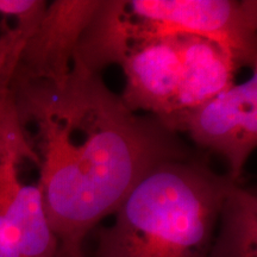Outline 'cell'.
<instances>
[{"instance_id":"cell-13","label":"cell","mask_w":257,"mask_h":257,"mask_svg":"<svg viewBox=\"0 0 257 257\" xmlns=\"http://www.w3.org/2000/svg\"><path fill=\"white\" fill-rule=\"evenodd\" d=\"M55 257H83V255H69V253L59 251V250H57Z\"/></svg>"},{"instance_id":"cell-3","label":"cell","mask_w":257,"mask_h":257,"mask_svg":"<svg viewBox=\"0 0 257 257\" xmlns=\"http://www.w3.org/2000/svg\"><path fill=\"white\" fill-rule=\"evenodd\" d=\"M134 41L192 35L220 47L237 68L257 69L256 0H127Z\"/></svg>"},{"instance_id":"cell-5","label":"cell","mask_w":257,"mask_h":257,"mask_svg":"<svg viewBox=\"0 0 257 257\" xmlns=\"http://www.w3.org/2000/svg\"><path fill=\"white\" fill-rule=\"evenodd\" d=\"M27 162H40L28 141L0 137V211L17 231L22 257H55L59 242L48 223L40 185L22 176Z\"/></svg>"},{"instance_id":"cell-7","label":"cell","mask_w":257,"mask_h":257,"mask_svg":"<svg viewBox=\"0 0 257 257\" xmlns=\"http://www.w3.org/2000/svg\"><path fill=\"white\" fill-rule=\"evenodd\" d=\"M126 82L120 98L134 113L147 112L160 121L172 112L181 75L178 35L134 42L121 62Z\"/></svg>"},{"instance_id":"cell-10","label":"cell","mask_w":257,"mask_h":257,"mask_svg":"<svg viewBox=\"0 0 257 257\" xmlns=\"http://www.w3.org/2000/svg\"><path fill=\"white\" fill-rule=\"evenodd\" d=\"M207 257H257V195L231 182Z\"/></svg>"},{"instance_id":"cell-1","label":"cell","mask_w":257,"mask_h":257,"mask_svg":"<svg viewBox=\"0 0 257 257\" xmlns=\"http://www.w3.org/2000/svg\"><path fill=\"white\" fill-rule=\"evenodd\" d=\"M17 111L35 127L38 185L59 251L83 255L85 237L114 214L154 167L195 153L156 117L124 105L99 73L72 66L60 83L14 79Z\"/></svg>"},{"instance_id":"cell-9","label":"cell","mask_w":257,"mask_h":257,"mask_svg":"<svg viewBox=\"0 0 257 257\" xmlns=\"http://www.w3.org/2000/svg\"><path fill=\"white\" fill-rule=\"evenodd\" d=\"M134 42V22L127 0H101L86 25L73 55L72 66L99 73L110 64H121Z\"/></svg>"},{"instance_id":"cell-6","label":"cell","mask_w":257,"mask_h":257,"mask_svg":"<svg viewBox=\"0 0 257 257\" xmlns=\"http://www.w3.org/2000/svg\"><path fill=\"white\" fill-rule=\"evenodd\" d=\"M101 0H54L29 38L14 79L60 83L72 68L75 48Z\"/></svg>"},{"instance_id":"cell-12","label":"cell","mask_w":257,"mask_h":257,"mask_svg":"<svg viewBox=\"0 0 257 257\" xmlns=\"http://www.w3.org/2000/svg\"><path fill=\"white\" fill-rule=\"evenodd\" d=\"M0 257H22L18 233L0 211Z\"/></svg>"},{"instance_id":"cell-11","label":"cell","mask_w":257,"mask_h":257,"mask_svg":"<svg viewBox=\"0 0 257 257\" xmlns=\"http://www.w3.org/2000/svg\"><path fill=\"white\" fill-rule=\"evenodd\" d=\"M47 6L46 0H0V92L11 87L24 48Z\"/></svg>"},{"instance_id":"cell-4","label":"cell","mask_w":257,"mask_h":257,"mask_svg":"<svg viewBox=\"0 0 257 257\" xmlns=\"http://www.w3.org/2000/svg\"><path fill=\"white\" fill-rule=\"evenodd\" d=\"M245 82L162 121L176 134H187L198 147L223 156L227 176L240 184L244 167L257 146V69Z\"/></svg>"},{"instance_id":"cell-8","label":"cell","mask_w":257,"mask_h":257,"mask_svg":"<svg viewBox=\"0 0 257 257\" xmlns=\"http://www.w3.org/2000/svg\"><path fill=\"white\" fill-rule=\"evenodd\" d=\"M178 36L181 75L169 115L204 104L227 91L234 85V74L238 70L230 55L217 44L192 35Z\"/></svg>"},{"instance_id":"cell-2","label":"cell","mask_w":257,"mask_h":257,"mask_svg":"<svg viewBox=\"0 0 257 257\" xmlns=\"http://www.w3.org/2000/svg\"><path fill=\"white\" fill-rule=\"evenodd\" d=\"M231 182L197 155L154 167L99 232L95 257H207Z\"/></svg>"}]
</instances>
